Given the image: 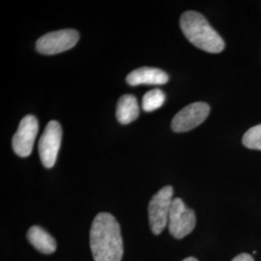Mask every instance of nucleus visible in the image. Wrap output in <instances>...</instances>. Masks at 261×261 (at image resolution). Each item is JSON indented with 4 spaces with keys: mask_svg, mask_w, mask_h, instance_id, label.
Here are the masks:
<instances>
[{
    "mask_svg": "<svg viewBox=\"0 0 261 261\" xmlns=\"http://www.w3.org/2000/svg\"><path fill=\"white\" fill-rule=\"evenodd\" d=\"M39 124L34 115H27L19 122V128L12 139V146L15 153L21 157H28L34 146L37 137Z\"/></svg>",
    "mask_w": 261,
    "mask_h": 261,
    "instance_id": "7",
    "label": "nucleus"
},
{
    "mask_svg": "<svg viewBox=\"0 0 261 261\" xmlns=\"http://www.w3.org/2000/svg\"><path fill=\"white\" fill-rule=\"evenodd\" d=\"M166 101V94L161 89L150 90L142 98V109L146 112H152L160 109Z\"/></svg>",
    "mask_w": 261,
    "mask_h": 261,
    "instance_id": "12",
    "label": "nucleus"
},
{
    "mask_svg": "<svg viewBox=\"0 0 261 261\" xmlns=\"http://www.w3.org/2000/svg\"><path fill=\"white\" fill-rule=\"evenodd\" d=\"M90 248L94 261H121L123 240L120 224L110 213L95 217L90 229Z\"/></svg>",
    "mask_w": 261,
    "mask_h": 261,
    "instance_id": "1",
    "label": "nucleus"
},
{
    "mask_svg": "<svg viewBox=\"0 0 261 261\" xmlns=\"http://www.w3.org/2000/svg\"><path fill=\"white\" fill-rule=\"evenodd\" d=\"M80 40V33L74 29H62L49 32L36 42L38 53L45 56H53L75 47Z\"/></svg>",
    "mask_w": 261,
    "mask_h": 261,
    "instance_id": "5",
    "label": "nucleus"
},
{
    "mask_svg": "<svg viewBox=\"0 0 261 261\" xmlns=\"http://www.w3.org/2000/svg\"><path fill=\"white\" fill-rule=\"evenodd\" d=\"M231 261H254V259L252 258L251 254L241 253V254H238L237 256H235Z\"/></svg>",
    "mask_w": 261,
    "mask_h": 261,
    "instance_id": "14",
    "label": "nucleus"
},
{
    "mask_svg": "<svg viewBox=\"0 0 261 261\" xmlns=\"http://www.w3.org/2000/svg\"><path fill=\"white\" fill-rule=\"evenodd\" d=\"M196 224V217L193 209L188 208L179 197L173 199L168 216V230L176 239H183L193 232Z\"/></svg>",
    "mask_w": 261,
    "mask_h": 261,
    "instance_id": "4",
    "label": "nucleus"
},
{
    "mask_svg": "<svg viewBox=\"0 0 261 261\" xmlns=\"http://www.w3.org/2000/svg\"><path fill=\"white\" fill-rule=\"evenodd\" d=\"M61 140V125L56 120L48 122L38 144L40 159L45 168H51L56 165Z\"/></svg>",
    "mask_w": 261,
    "mask_h": 261,
    "instance_id": "6",
    "label": "nucleus"
},
{
    "mask_svg": "<svg viewBox=\"0 0 261 261\" xmlns=\"http://www.w3.org/2000/svg\"><path fill=\"white\" fill-rule=\"evenodd\" d=\"M173 188H162L152 196L148 205L150 228L155 235L162 233L168 224V216L173 201Z\"/></svg>",
    "mask_w": 261,
    "mask_h": 261,
    "instance_id": "3",
    "label": "nucleus"
},
{
    "mask_svg": "<svg viewBox=\"0 0 261 261\" xmlns=\"http://www.w3.org/2000/svg\"><path fill=\"white\" fill-rule=\"evenodd\" d=\"M27 237L29 243L42 253L51 254L56 251L57 244L55 238L41 226H31L28 229Z\"/></svg>",
    "mask_w": 261,
    "mask_h": 261,
    "instance_id": "10",
    "label": "nucleus"
},
{
    "mask_svg": "<svg viewBox=\"0 0 261 261\" xmlns=\"http://www.w3.org/2000/svg\"><path fill=\"white\" fill-rule=\"evenodd\" d=\"M140 115L138 100L134 95H123L116 107V118L119 123L127 125L135 121Z\"/></svg>",
    "mask_w": 261,
    "mask_h": 261,
    "instance_id": "11",
    "label": "nucleus"
},
{
    "mask_svg": "<svg viewBox=\"0 0 261 261\" xmlns=\"http://www.w3.org/2000/svg\"><path fill=\"white\" fill-rule=\"evenodd\" d=\"M243 144L249 149L261 150V124L247 130L243 137Z\"/></svg>",
    "mask_w": 261,
    "mask_h": 261,
    "instance_id": "13",
    "label": "nucleus"
},
{
    "mask_svg": "<svg viewBox=\"0 0 261 261\" xmlns=\"http://www.w3.org/2000/svg\"><path fill=\"white\" fill-rule=\"evenodd\" d=\"M210 113V107L203 102L190 103L181 110L171 121V129L176 133L193 130L205 121Z\"/></svg>",
    "mask_w": 261,
    "mask_h": 261,
    "instance_id": "8",
    "label": "nucleus"
},
{
    "mask_svg": "<svg viewBox=\"0 0 261 261\" xmlns=\"http://www.w3.org/2000/svg\"><path fill=\"white\" fill-rule=\"evenodd\" d=\"M180 28L194 46L206 53L220 54L224 50L223 38L198 12H185L180 18Z\"/></svg>",
    "mask_w": 261,
    "mask_h": 261,
    "instance_id": "2",
    "label": "nucleus"
},
{
    "mask_svg": "<svg viewBox=\"0 0 261 261\" xmlns=\"http://www.w3.org/2000/svg\"><path fill=\"white\" fill-rule=\"evenodd\" d=\"M182 261H198L196 259V257H193V256H191V257H187L185 259H183Z\"/></svg>",
    "mask_w": 261,
    "mask_h": 261,
    "instance_id": "15",
    "label": "nucleus"
},
{
    "mask_svg": "<svg viewBox=\"0 0 261 261\" xmlns=\"http://www.w3.org/2000/svg\"><path fill=\"white\" fill-rule=\"evenodd\" d=\"M126 81L132 86L140 84L161 85L168 82V75L163 70L152 67H141L127 75Z\"/></svg>",
    "mask_w": 261,
    "mask_h": 261,
    "instance_id": "9",
    "label": "nucleus"
}]
</instances>
